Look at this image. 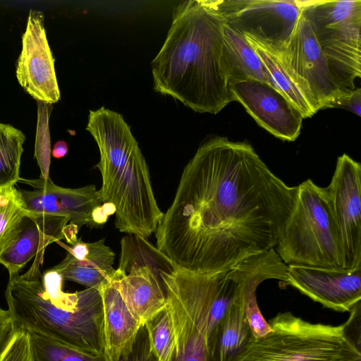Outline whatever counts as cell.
Instances as JSON below:
<instances>
[{"label": "cell", "instance_id": "ba28073f", "mask_svg": "<svg viewBox=\"0 0 361 361\" xmlns=\"http://www.w3.org/2000/svg\"><path fill=\"white\" fill-rule=\"evenodd\" d=\"M336 85L354 90L361 76V1H303Z\"/></svg>", "mask_w": 361, "mask_h": 361}, {"label": "cell", "instance_id": "7c38bea8", "mask_svg": "<svg viewBox=\"0 0 361 361\" xmlns=\"http://www.w3.org/2000/svg\"><path fill=\"white\" fill-rule=\"evenodd\" d=\"M268 48L278 54L310 92L320 109H324L326 104L342 91L334 80L303 8L293 33L283 47Z\"/></svg>", "mask_w": 361, "mask_h": 361}, {"label": "cell", "instance_id": "4fadbf2b", "mask_svg": "<svg viewBox=\"0 0 361 361\" xmlns=\"http://www.w3.org/2000/svg\"><path fill=\"white\" fill-rule=\"evenodd\" d=\"M16 73L20 86L37 102L50 105L60 99L54 59L39 11L29 13Z\"/></svg>", "mask_w": 361, "mask_h": 361}, {"label": "cell", "instance_id": "5b68a950", "mask_svg": "<svg viewBox=\"0 0 361 361\" xmlns=\"http://www.w3.org/2000/svg\"><path fill=\"white\" fill-rule=\"evenodd\" d=\"M274 249L287 265L342 270V245L326 188L311 179L297 186Z\"/></svg>", "mask_w": 361, "mask_h": 361}, {"label": "cell", "instance_id": "7a4b0ae2", "mask_svg": "<svg viewBox=\"0 0 361 361\" xmlns=\"http://www.w3.org/2000/svg\"><path fill=\"white\" fill-rule=\"evenodd\" d=\"M225 24L214 0L180 2L151 63L154 91L201 114H216L233 102Z\"/></svg>", "mask_w": 361, "mask_h": 361}, {"label": "cell", "instance_id": "5bb4252c", "mask_svg": "<svg viewBox=\"0 0 361 361\" xmlns=\"http://www.w3.org/2000/svg\"><path fill=\"white\" fill-rule=\"evenodd\" d=\"M233 102H239L257 123L274 136L295 141L300 133V111L278 90L255 79L232 82Z\"/></svg>", "mask_w": 361, "mask_h": 361}, {"label": "cell", "instance_id": "9c48e42d", "mask_svg": "<svg viewBox=\"0 0 361 361\" xmlns=\"http://www.w3.org/2000/svg\"><path fill=\"white\" fill-rule=\"evenodd\" d=\"M175 267L147 238L135 234L122 238L114 279L128 307L142 324L166 307L162 275Z\"/></svg>", "mask_w": 361, "mask_h": 361}, {"label": "cell", "instance_id": "d4e9b609", "mask_svg": "<svg viewBox=\"0 0 361 361\" xmlns=\"http://www.w3.org/2000/svg\"><path fill=\"white\" fill-rule=\"evenodd\" d=\"M28 213L15 186L0 190V255L14 240Z\"/></svg>", "mask_w": 361, "mask_h": 361}, {"label": "cell", "instance_id": "f546056e", "mask_svg": "<svg viewBox=\"0 0 361 361\" xmlns=\"http://www.w3.org/2000/svg\"><path fill=\"white\" fill-rule=\"evenodd\" d=\"M118 361H158L151 350L145 325L140 328L130 350L123 353Z\"/></svg>", "mask_w": 361, "mask_h": 361}, {"label": "cell", "instance_id": "1f68e13d", "mask_svg": "<svg viewBox=\"0 0 361 361\" xmlns=\"http://www.w3.org/2000/svg\"><path fill=\"white\" fill-rule=\"evenodd\" d=\"M329 361H361V340L352 338L345 334L341 349Z\"/></svg>", "mask_w": 361, "mask_h": 361}, {"label": "cell", "instance_id": "d6986e66", "mask_svg": "<svg viewBox=\"0 0 361 361\" xmlns=\"http://www.w3.org/2000/svg\"><path fill=\"white\" fill-rule=\"evenodd\" d=\"M66 249V257L51 268L63 280L75 282L86 288H99L115 274V254L105 245L104 239L85 243L77 239L69 246L58 241Z\"/></svg>", "mask_w": 361, "mask_h": 361}, {"label": "cell", "instance_id": "52a82bcc", "mask_svg": "<svg viewBox=\"0 0 361 361\" xmlns=\"http://www.w3.org/2000/svg\"><path fill=\"white\" fill-rule=\"evenodd\" d=\"M271 331L253 336L231 361H329L345 341L344 325L311 323L290 312L269 320Z\"/></svg>", "mask_w": 361, "mask_h": 361}, {"label": "cell", "instance_id": "8fae6325", "mask_svg": "<svg viewBox=\"0 0 361 361\" xmlns=\"http://www.w3.org/2000/svg\"><path fill=\"white\" fill-rule=\"evenodd\" d=\"M361 165L346 154L338 157L326 188L343 250V271L361 267Z\"/></svg>", "mask_w": 361, "mask_h": 361}, {"label": "cell", "instance_id": "836d02e7", "mask_svg": "<svg viewBox=\"0 0 361 361\" xmlns=\"http://www.w3.org/2000/svg\"><path fill=\"white\" fill-rule=\"evenodd\" d=\"M68 151V146L63 140L56 142L51 151V154L54 158L59 159L63 157Z\"/></svg>", "mask_w": 361, "mask_h": 361}, {"label": "cell", "instance_id": "ac0fdd59", "mask_svg": "<svg viewBox=\"0 0 361 361\" xmlns=\"http://www.w3.org/2000/svg\"><path fill=\"white\" fill-rule=\"evenodd\" d=\"M229 273L238 283V294L254 337L266 335L271 328L257 305L258 286L267 279L286 282L288 265L274 248L249 256L233 266Z\"/></svg>", "mask_w": 361, "mask_h": 361}, {"label": "cell", "instance_id": "2e32d148", "mask_svg": "<svg viewBox=\"0 0 361 361\" xmlns=\"http://www.w3.org/2000/svg\"><path fill=\"white\" fill-rule=\"evenodd\" d=\"M286 283L338 312H350L361 300V267L338 271L288 265Z\"/></svg>", "mask_w": 361, "mask_h": 361}, {"label": "cell", "instance_id": "cb8c5ba5", "mask_svg": "<svg viewBox=\"0 0 361 361\" xmlns=\"http://www.w3.org/2000/svg\"><path fill=\"white\" fill-rule=\"evenodd\" d=\"M25 140L20 130L0 122V190L14 186L20 180Z\"/></svg>", "mask_w": 361, "mask_h": 361}, {"label": "cell", "instance_id": "6da1fadb", "mask_svg": "<svg viewBox=\"0 0 361 361\" xmlns=\"http://www.w3.org/2000/svg\"><path fill=\"white\" fill-rule=\"evenodd\" d=\"M296 193L247 142L210 137L183 171L156 246L183 269L227 271L275 247Z\"/></svg>", "mask_w": 361, "mask_h": 361}, {"label": "cell", "instance_id": "d6a6232c", "mask_svg": "<svg viewBox=\"0 0 361 361\" xmlns=\"http://www.w3.org/2000/svg\"><path fill=\"white\" fill-rule=\"evenodd\" d=\"M14 329L9 311L0 307V353Z\"/></svg>", "mask_w": 361, "mask_h": 361}, {"label": "cell", "instance_id": "30bf717a", "mask_svg": "<svg viewBox=\"0 0 361 361\" xmlns=\"http://www.w3.org/2000/svg\"><path fill=\"white\" fill-rule=\"evenodd\" d=\"M226 23L272 48L283 47L293 33L303 1L214 0Z\"/></svg>", "mask_w": 361, "mask_h": 361}, {"label": "cell", "instance_id": "8992f818", "mask_svg": "<svg viewBox=\"0 0 361 361\" xmlns=\"http://www.w3.org/2000/svg\"><path fill=\"white\" fill-rule=\"evenodd\" d=\"M222 275L223 271L200 274L177 266L163 274L174 332L171 361H214L208 342V320Z\"/></svg>", "mask_w": 361, "mask_h": 361}, {"label": "cell", "instance_id": "83f0119b", "mask_svg": "<svg viewBox=\"0 0 361 361\" xmlns=\"http://www.w3.org/2000/svg\"><path fill=\"white\" fill-rule=\"evenodd\" d=\"M37 126L35 142V158L41 171L42 178L49 177V166L51 163V144L49 130V111L45 103L37 102Z\"/></svg>", "mask_w": 361, "mask_h": 361}, {"label": "cell", "instance_id": "3957f363", "mask_svg": "<svg viewBox=\"0 0 361 361\" xmlns=\"http://www.w3.org/2000/svg\"><path fill=\"white\" fill-rule=\"evenodd\" d=\"M63 281L52 269L42 276L39 268L32 267L23 275H10L5 298L14 329L105 355L99 289L66 293Z\"/></svg>", "mask_w": 361, "mask_h": 361}, {"label": "cell", "instance_id": "9a60e30c", "mask_svg": "<svg viewBox=\"0 0 361 361\" xmlns=\"http://www.w3.org/2000/svg\"><path fill=\"white\" fill-rule=\"evenodd\" d=\"M19 182L32 190L20 189L19 193L29 213L63 216L78 228L94 226L93 212L102 204L95 185L78 188H63L55 185L50 178L37 179L20 178Z\"/></svg>", "mask_w": 361, "mask_h": 361}, {"label": "cell", "instance_id": "4dcf8cb0", "mask_svg": "<svg viewBox=\"0 0 361 361\" xmlns=\"http://www.w3.org/2000/svg\"><path fill=\"white\" fill-rule=\"evenodd\" d=\"M326 108H343L350 111L358 116L361 115V89L341 91L325 106Z\"/></svg>", "mask_w": 361, "mask_h": 361}, {"label": "cell", "instance_id": "44dd1931", "mask_svg": "<svg viewBox=\"0 0 361 361\" xmlns=\"http://www.w3.org/2000/svg\"><path fill=\"white\" fill-rule=\"evenodd\" d=\"M244 36L267 69L274 87L280 91L300 111L304 118L312 117L320 110L310 92L274 50L249 36Z\"/></svg>", "mask_w": 361, "mask_h": 361}, {"label": "cell", "instance_id": "7402d4cb", "mask_svg": "<svg viewBox=\"0 0 361 361\" xmlns=\"http://www.w3.org/2000/svg\"><path fill=\"white\" fill-rule=\"evenodd\" d=\"M224 36L228 51L231 84L251 78L274 87L267 69L245 36L226 23L224 27Z\"/></svg>", "mask_w": 361, "mask_h": 361}, {"label": "cell", "instance_id": "603a6c76", "mask_svg": "<svg viewBox=\"0 0 361 361\" xmlns=\"http://www.w3.org/2000/svg\"><path fill=\"white\" fill-rule=\"evenodd\" d=\"M252 336L248 321L238 294L223 317L214 350V361H231Z\"/></svg>", "mask_w": 361, "mask_h": 361}, {"label": "cell", "instance_id": "277c9868", "mask_svg": "<svg viewBox=\"0 0 361 361\" xmlns=\"http://www.w3.org/2000/svg\"><path fill=\"white\" fill-rule=\"evenodd\" d=\"M86 130L94 139L102 176V204L116 208L115 226L121 233L148 238L164 213L152 190L149 171L138 143L123 116L102 106L90 111Z\"/></svg>", "mask_w": 361, "mask_h": 361}, {"label": "cell", "instance_id": "e0dca14e", "mask_svg": "<svg viewBox=\"0 0 361 361\" xmlns=\"http://www.w3.org/2000/svg\"><path fill=\"white\" fill-rule=\"evenodd\" d=\"M68 222V219L63 216L27 214L17 236L0 255V264L7 269L10 276L19 274L33 257L42 263L49 245L62 239L71 244L78 239L79 229Z\"/></svg>", "mask_w": 361, "mask_h": 361}, {"label": "cell", "instance_id": "4316f807", "mask_svg": "<svg viewBox=\"0 0 361 361\" xmlns=\"http://www.w3.org/2000/svg\"><path fill=\"white\" fill-rule=\"evenodd\" d=\"M151 350L158 361H171L174 350V332L166 307L154 314L144 324Z\"/></svg>", "mask_w": 361, "mask_h": 361}, {"label": "cell", "instance_id": "f1b7e54d", "mask_svg": "<svg viewBox=\"0 0 361 361\" xmlns=\"http://www.w3.org/2000/svg\"><path fill=\"white\" fill-rule=\"evenodd\" d=\"M0 361H34L30 333L14 329L0 353Z\"/></svg>", "mask_w": 361, "mask_h": 361}, {"label": "cell", "instance_id": "484cf974", "mask_svg": "<svg viewBox=\"0 0 361 361\" xmlns=\"http://www.w3.org/2000/svg\"><path fill=\"white\" fill-rule=\"evenodd\" d=\"M34 361H108L92 353L36 334H30Z\"/></svg>", "mask_w": 361, "mask_h": 361}, {"label": "cell", "instance_id": "ffe728a7", "mask_svg": "<svg viewBox=\"0 0 361 361\" xmlns=\"http://www.w3.org/2000/svg\"><path fill=\"white\" fill-rule=\"evenodd\" d=\"M103 303L104 353L118 361L130 350L142 324L131 312L116 286L114 276L99 288Z\"/></svg>", "mask_w": 361, "mask_h": 361}]
</instances>
